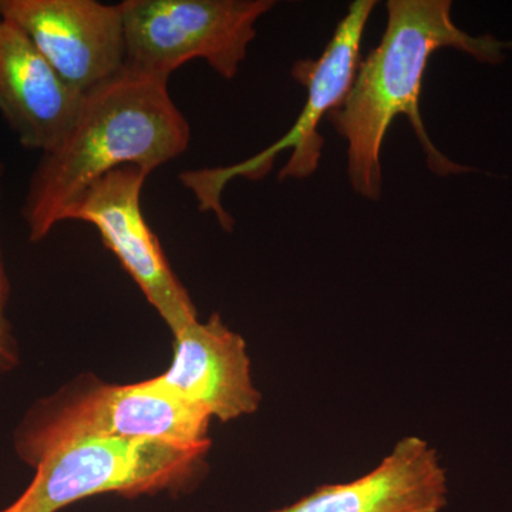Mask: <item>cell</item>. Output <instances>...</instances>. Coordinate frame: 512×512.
<instances>
[{"mask_svg":"<svg viewBox=\"0 0 512 512\" xmlns=\"http://www.w3.org/2000/svg\"><path fill=\"white\" fill-rule=\"evenodd\" d=\"M3 174H5V167L0 161V373L10 372L19 363L18 346H16L12 326L6 316L10 298V281L8 272H6L2 248Z\"/></svg>","mask_w":512,"mask_h":512,"instance_id":"obj_12","label":"cell"},{"mask_svg":"<svg viewBox=\"0 0 512 512\" xmlns=\"http://www.w3.org/2000/svg\"><path fill=\"white\" fill-rule=\"evenodd\" d=\"M0 19L22 30L53 69L82 93L126 67L119 5L96 0H0Z\"/></svg>","mask_w":512,"mask_h":512,"instance_id":"obj_8","label":"cell"},{"mask_svg":"<svg viewBox=\"0 0 512 512\" xmlns=\"http://www.w3.org/2000/svg\"><path fill=\"white\" fill-rule=\"evenodd\" d=\"M375 0H356L340 20L319 59L298 60L292 77L308 90V99L298 120L284 137L254 157L228 167L198 168L180 174V181L195 195L202 212H214L225 231H232L235 221L222 205V191L234 178L262 180L271 173L276 157L291 150L288 163L279 171V180H303L318 170L325 138L318 127L323 117L342 106L348 96L360 63V45Z\"/></svg>","mask_w":512,"mask_h":512,"instance_id":"obj_4","label":"cell"},{"mask_svg":"<svg viewBox=\"0 0 512 512\" xmlns=\"http://www.w3.org/2000/svg\"><path fill=\"white\" fill-rule=\"evenodd\" d=\"M448 481L436 448L417 436L397 441L379 466L350 483L323 484L271 512H440Z\"/></svg>","mask_w":512,"mask_h":512,"instance_id":"obj_11","label":"cell"},{"mask_svg":"<svg viewBox=\"0 0 512 512\" xmlns=\"http://www.w3.org/2000/svg\"><path fill=\"white\" fill-rule=\"evenodd\" d=\"M23 504H25V497L22 494L15 503L10 504L9 507H6L5 510H0V512H23Z\"/></svg>","mask_w":512,"mask_h":512,"instance_id":"obj_13","label":"cell"},{"mask_svg":"<svg viewBox=\"0 0 512 512\" xmlns=\"http://www.w3.org/2000/svg\"><path fill=\"white\" fill-rule=\"evenodd\" d=\"M274 0H124L126 67L170 79L201 59L222 79L237 76Z\"/></svg>","mask_w":512,"mask_h":512,"instance_id":"obj_6","label":"cell"},{"mask_svg":"<svg viewBox=\"0 0 512 512\" xmlns=\"http://www.w3.org/2000/svg\"><path fill=\"white\" fill-rule=\"evenodd\" d=\"M451 8L450 0H389L379 45L359 63L342 106L329 114L348 143L350 185L367 200L377 201L382 195L380 154L387 131L400 114L412 124L434 174L447 177L474 171L444 156L427 133L420 111L424 74L430 57L446 47L481 63L500 64L503 50L512 43L490 35H468L453 22Z\"/></svg>","mask_w":512,"mask_h":512,"instance_id":"obj_1","label":"cell"},{"mask_svg":"<svg viewBox=\"0 0 512 512\" xmlns=\"http://www.w3.org/2000/svg\"><path fill=\"white\" fill-rule=\"evenodd\" d=\"M148 175L136 165L110 171L67 208L62 222H86L97 229L103 244L174 335L198 315L141 210V191Z\"/></svg>","mask_w":512,"mask_h":512,"instance_id":"obj_7","label":"cell"},{"mask_svg":"<svg viewBox=\"0 0 512 512\" xmlns=\"http://www.w3.org/2000/svg\"><path fill=\"white\" fill-rule=\"evenodd\" d=\"M173 336V363L158 382L222 423L259 409L262 396L252 379L247 343L218 313Z\"/></svg>","mask_w":512,"mask_h":512,"instance_id":"obj_9","label":"cell"},{"mask_svg":"<svg viewBox=\"0 0 512 512\" xmlns=\"http://www.w3.org/2000/svg\"><path fill=\"white\" fill-rule=\"evenodd\" d=\"M83 100L22 30L0 19V114L20 146L42 154L59 146Z\"/></svg>","mask_w":512,"mask_h":512,"instance_id":"obj_10","label":"cell"},{"mask_svg":"<svg viewBox=\"0 0 512 512\" xmlns=\"http://www.w3.org/2000/svg\"><path fill=\"white\" fill-rule=\"evenodd\" d=\"M164 77L124 67L84 93L82 110L62 143L42 154L22 205L30 242L43 241L64 212L110 171L136 165L151 174L183 156L191 127Z\"/></svg>","mask_w":512,"mask_h":512,"instance_id":"obj_2","label":"cell"},{"mask_svg":"<svg viewBox=\"0 0 512 512\" xmlns=\"http://www.w3.org/2000/svg\"><path fill=\"white\" fill-rule=\"evenodd\" d=\"M211 441L84 439L40 458L23 491V512H57L83 498L117 493L134 497L183 491L202 471Z\"/></svg>","mask_w":512,"mask_h":512,"instance_id":"obj_5","label":"cell"},{"mask_svg":"<svg viewBox=\"0 0 512 512\" xmlns=\"http://www.w3.org/2000/svg\"><path fill=\"white\" fill-rule=\"evenodd\" d=\"M211 416L158 382L96 384L35 404L16 430L18 456L29 466L63 444L84 439L208 441Z\"/></svg>","mask_w":512,"mask_h":512,"instance_id":"obj_3","label":"cell"}]
</instances>
